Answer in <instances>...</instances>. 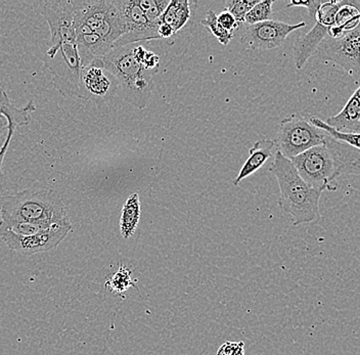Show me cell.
Listing matches in <instances>:
<instances>
[{"label":"cell","instance_id":"24","mask_svg":"<svg viewBox=\"0 0 360 355\" xmlns=\"http://www.w3.org/2000/svg\"><path fill=\"white\" fill-rule=\"evenodd\" d=\"M136 2L146 13L148 21L158 26L161 24L162 15L170 4L169 0H136Z\"/></svg>","mask_w":360,"mask_h":355},{"label":"cell","instance_id":"14","mask_svg":"<svg viewBox=\"0 0 360 355\" xmlns=\"http://www.w3.org/2000/svg\"><path fill=\"white\" fill-rule=\"evenodd\" d=\"M76 44L82 69L94 60L107 56L112 49L111 44L105 42L86 25L75 23Z\"/></svg>","mask_w":360,"mask_h":355},{"label":"cell","instance_id":"25","mask_svg":"<svg viewBox=\"0 0 360 355\" xmlns=\"http://www.w3.org/2000/svg\"><path fill=\"white\" fill-rule=\"evenodd\" d=\"M274 0H263L259 1L245 18V24L255 25L263 23V22L270 21L272 20V6H274Z\"/></svg>","mask_w":360,"mask_h":355},{"label":"cell","instance_id":"3","mask_svg":"<svg viewBox=\"0 0 360 355\" xmlns=\"http://www.w3.org/2000/svg\"><path fill=\"white\" fill-rule=\"evenodd\" d=\"M134 47L112 49L101 60L105 68L118 80L123 100L137 109L143 110L152 96L156 73L148 71L135 58Z\"/></svg>","mask_w":360,"mask_h":355},{"label":"cell","instance_id":"11","mask_svg":"<svg viewBox=\"0 0 360 355\" xmlns=\"http://www.w3.org/2000/svg\"><path fill=\"white\" fill-rule=\"evenodd\" d=\"M126 26V34L112 44V49L132 46L136 42L161 39L159 26L150 23L136 0H116Z\"/></svg>","mask_w":360,"mask_h":355},{"label":"cell","instance_id":"10","mask_svg":"<svg viewBox=\"0 0 360 355\" xmlns=\"http://www.w3.org/2000/svg\"><path fill=\"white\" fill-rule=\"evenodd\" d=\"M72 231V226H55L39 231L32 235H18L8 229L0 228V239L13 252L24 256L47 252L53 250L64 241L68 233Z\"/></svg>","mask_w":360,"mask_h":355},{"label":"cell","instance_id":"9","mask_svg":"<svg viewBox=\"0 0 360 355\" xmlns=\"http://www.w3.org/2000/svg\"><path fill=\"white\" fill-rule=\"evenodd\" d=\"M316 55L326 62L339 65L355 80L360 79V24L338 39L326 37Z\"/></svg>","mask_w":360,"mask_h":355},{"label":"cell","instance_id":"18","mask_svg":"<svg viewBox=\"0 0 360 355\" xmlns=\"http://www.w3.org/2000/svg\"><path fill=\"white\" fill-rule=\"evenodd\" d=\"M360 24V0H344L335 24L328 30V38L338 39Z\"/></svg>","mask_w":360,"mask_h":355},{"label":"cell","instance_id":"27","mask_svg":"<svg viewBox=\"0 0 360 355\" xmlns=\"http://www.w3.org/2000/svg\"><path fill=\"white\" fill-rule=\"evenodd\" d=\"M260 0H229L225 2V10L229 11L236 18L238 26L245 24L247 13L258 4Z\"/></svg>","mask_w":360,"mask_h":355},{"label":"cell","instance_id":"20","mask_svg":"<svg viewBox=\"0 0 360 355\" xmlns=\"http://www.w3.org/2000/svg\"><path fill=\"white\" fill-rule=\"evenodd\" d=\"M141 218V201L139 194H132L124 204L120 218V231L124 239L134 235Z\"/></svg>","mask_w":360,"mask_h":355},{"label":"cell","instance_id":"21","mask_svg":"<svg viewBox=\"0 0 360 355\" xmlns=\"http://www.w3.org/2000/svg\"><path fill=\"white\" fill-rule=\"evenodd\" d=\"M190 4L188 0H171L162 15L161 23L168 25L175 33L179 32L190 20Z\"/></svg>","mask_w":360,"mask_h":355},{"label":"cell","instance_id":"17","mask_svg":"<svg viewBox=\"0 0 360 355\" xmlns=\"http://www.w3.org/2000/svg\"><path fill=\"white\" fill-rule=\"evenodd\" d=\"M276 149V143L270 139H261L256 141L249 150V157L233 181V186H238L245 179L254 174L260 169L269 159L271 158L272 153Z\"/></svg>","mask_w":360,"mask_h":355},{"label":"cell","instance_id":"16","mask_svg":"<svg viewBox=\"0 0 360 355\" xmlns=\"http://www.w3.org/2000/svg\"><path fill=\"white\" fill-rule=\"evenodd\" d=\"M326 123L338 131L360 134V85L342 111L328 117Z\"/></svg>","mask_w":360,"mask_h":355},{"label":"cell","instance_id":"5","mask_svg":"<svg viewBox=\"0 0 360 355\" xmlns=\"http://www.w3.org/2000/svg\"><path fill=\"white\" fill-rule=\"evenodd\" d=\"M328 134L310 122V115L295 113L281 122L274 143L278 152L292 160L306 150L325 145Z\"/></svg>","mask_w":360,"mask_h":355},{"label":"cell","instance_id":"4","mask_svg":"<svg viewBox=\"0 0 360 355\" xmlns=\"http://www.w3.org/2000/svg\"><path fill=\"white\" fill-rule=\"evenodd\" d=\"M75 23L86 25L108 44L126 34V26L116 0H72Z\"/></svg>","mask_w":360,"mask_h":355},{"label":"cell","instance_id":"15","mask_svg":"<svg viewBox=\"0 0 360 355\" xmlns=\"http://www.w3.org/2000/svg\"><path fill=\"white\" fill-rule=\"evenodd\" d=\"M328 30L330 27L315 22L314 28L307 34L303 35L295 41L292 44V57L297 69H302L311 56L316 53L321 42L328 37Z\"/></svg>","mask_w":360,"mask_h":355},{"label":"cell","instance_id":"23","mask_svg":"<svg viewBox=\"0 0 360 355\" xmlns=\"http://www.w3.org/2000/svg\"><path fill=\"white\" fill-rule=\"evenodd\" d=\"M310 122L319 127V129L323 130L330 138L360 150V134L338 131L334 128L328 127L326 121L321 120L319 117L312 116V115H310Z\"/></svg>","mask_w":360,"mask_h":355},{"label":"cell","instance_id":"13","mask_svg":"<svg viewBox=\"0 0 360 355\" xmlns=\"http://www.w3.org/2000/svg\"><path fill=\"white\" fill-rule=\"evenodd\" d=\"M120 89L117 78L103 66L101 58L82 69L81 89L83 100L101 105L112 100Z\"/></svg>","mask_w":360,"mask_h":355},{"label":"cell","instance_id":"22","mask_svg":"<svg viewBox=\"0 0 360 355\" xmlns=\"http://www.w3.org/2000/svg\"><path fill=\"white\" fill-rule=\"evenodd\" d=\"M136 282L137 280L132 278V271L125 265L120 264L118 271L107 278L105 287L114 295H122L130 288L136 289Z\"/></svg>","mask_w":360,"mask_h":355},{"label":"cell","instance_id":"31","mask_svg":"<svg viewBox=\"0 0 360 355\" xmlns=\"http://www.w3.org/2000/svg\"><path fill=\"white\" fill-rule=\"evenodd\" d=\"M141 65H143L145 68L148 69V71L157 73L158 70H159L160 58L158 57L156 53H153V51H146L145 58H143V62H141Z\"/></svg>","mask_w":360,"mask_h":355},{"label":"cell","instance_id":"30","mask_svg":"<svg viewBox=\"0 0 360 355\" xmlns=\"http://www.w3.org/2000/svg\"><path fill=\"white\" fill-rule=\"evenodd\" d=\"M323 1H314V0H308V1H291L287 4V8H292V6H299V8H307L308 13L312 19H315L316 13L319 12V8Z\"/></svg>","mask_w":360,"mask_h":355},{"label":"cell","instance_id":"2","mask_svg":"<svg viewBox=\"0 0 360 355\" xmlns=\"http://www.w3.org/2000/svg\"><path fill=\"white\" fill-rule=\"evenodd\" d=\"M0 220L51 226H72L67 207L60 195L51 188L24 190L0 197Z\"/></svg>","mask_w":360,"mask_h":355},{"label":"cell","instance_id":"26","mask_svg":"<svg viewBox=\"0 0 360 355\" xmlns=\"http://www.w3.org/2000/svg\"><path fill=\"white\" fill-rule=\"evenodd\" d=\"M201 25L207 27L211 31V33L217 38L218 41L224 46H227L231 40L235 37V33L229 32L220 26L217 21V15L212 10L207 12L206 18L202 20Z\"/></svg>","mask_w":360,"mask_h":355},{"label":"cell","instance_id":"1","mask_svg":"<svg viewBox=\"0 0 360 355\" xmlns=\"http://www.w3.org/2000/svg\"><path fill=\"white\" fill-rule=\"evenodd\" d=\"M269 172L276 176L280 186L278 205L283 212L291 215L295 226L321 219L319 201L325 192L323 188H315L306 183L292 162L278 150Z\"/></svg>","mask_w":360,"mask_h":355},{"label":"cell","instance_id":"32","mask_svg":"<svg viewBox=\"0 0 360 355\" xmlns=\"http://www.w3.org/2000/svg\"><path fill=\"white\" fill-rule=\"evenodd\" d=\"M15 131V128L10 127L8 138H6V141L4 143V147L0 150V186H1L2 177H4V173H2V164H4V157H6V152H8V147H10L11 138H13Z\"/></svg>","mask_w":360,"mask_h":355},{"label":"cell","instance_id":"12","mask_svg":"<svg viewBox=\"0 0 360 355\" xmlns=\"http://www.w3.org/2000/svg\"><path fill=\"white\" fill-rule=\"evenodd\" d=\"M305 26V22L287 24L274 20L250 26L247 25L240 37V42L243 46L252 51L274 49L281 46L292 32Z\"/></svg>","mask_w":360,"mask_h":355},{"label":"cell","instance_id":"28","mask_svg":"<svg viewBox=\"0 0 360 355\" xmlns=\"http://www.w3.org/2000/svg\"><path fill=\"white\" fill-rule=\"evenodd\" d=\"M217 355H245V343L227 341L220 346Z\"/></svg>","mask_w":360,"mask_h":355},{"label":"cell","instance_id":"33","mask_svg":"<svg viewBox=\"0 0 360 355\" xmlns=\"http://www.w3.org/2000/svg\"><path fill=\"white\" fill-rule=\"evenodd\" d=\"M8 131H10V127H8V121L4 117L0 116V150L4 147V143L8 138Z\"/></svg>","mask_w":360,"mask_h":355},{"label":"cell","instance_id":"34","mask_svg":"<svg viewBox=\"0 0 360 355\" xmlns=\"http://www.w3.org/2000/svg\"><path fill=\"white\" fill-rule=\"evenodd\" d=\"M175 34L174 31L168 25L160 24L159 26V35L161 38H169L170 36Z\"/></svg>","mask_w":360,"mask_h":355},{"label":"cell","instance_id":"8","mask_svg":"<svg viewBox=\"0 0 360 355\" xmlns=\"http://www.w3.org/2000/svg\"><path fill=\"white\" fill-rule=\"evenodd\" d=\"M41 13L51 29V40L45 55L53 57L64 44H76L75 10L70 0L44 2Z\"/></svg>","mask_w":360,"mask_h":355},{"label":"cell","instance_id":"29","mask_svg":"<svg viewBox=\"0 0 360 355\" xmlns=\"http://www.w3.org/2000/svg\"><path fill=\"white\" fill-rule=\"evenodd\" d=\"M217 21L220 26L229 32L235 33L236 29L240 27L236 18L227 10H224V12L217 15Z\"/></svg>","mask_w":360,"mask_h":355},{"label":"cell","instance_id":"19","mask_svg":"<svg viewBox=\"0 0 360 355\" xmlns=\"http://www.w3.org/2000/svg\"><path fill=\"white\" fill-rule=\"evenodd\" d=\"M36 107L34 101L27 103L25 107L18 108L8 98L6 91L0 86V116L4 117L8 121V127H18L28 125L31 121V116L35 112Z\"/></svg>","mask_w":360,"mask_h":355},{"label":"cell","instance_id":"7","mask_svg":"<svg viewBox=\"0 0 360 355\" xmlns=\"http://www.w3.org/2000/svg\"><path fill=\"white\" fill-rule=\"evenodd\" d=\"M291 161L299 175L309 186L325 191L336 190L330 186V183L340 177L336 158L326 143L306 150Z\"/></svg>","mask_w":360,"mask_h":355},{"label":"cell","instance_id":"6","mask_svg":"<svg viewBox=\"0 0 360 355\" xmlns=\"http://www.w3.org/2000/svg\"><path fill=\"white\" fill-rule=\"evenodd\" d=\"M44 63L53 74V84L56 91L65 98L76 96L81 98L82 66L77 44H62L53 57L44 55Z\"/></svg>","mask_w":360,"mask_h":355}]
</instances>
